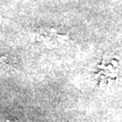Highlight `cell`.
<instances>
[{
  "mask_svg": "<svg viewBox=\"0 0 122 122\" xmlns=\"http://www.w3.org/2000/svg\"><path fill=\"white\" fill-rule=\"evenodd\" d=\"M37 41L48 46H60L70 41V35L55 28H44L37 33Z\"/></svg>",
  "mask_w": 122,
  "mask_h": 122,
  "instance_id": "6da1fadb",
  "label": "cell"
},
{
  "mask_svg": "<svg viewBox=\"0 0 122 122\" xmlns=\"http://www.w3.org/2000/svg\"><path fill=\"white\" fill-rule=\"evenodd\" d=\"M16 70V66L7 56L0 57V73H11Z\"/></svg>",
  "mask_w": 122,
  "mask_h": 122,
  "instance_id": "7a4b0ae2",
  "label": "cell"
}]
</instances>
